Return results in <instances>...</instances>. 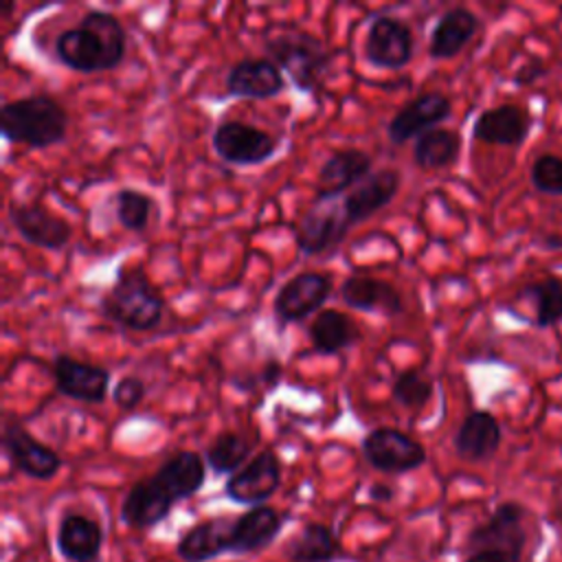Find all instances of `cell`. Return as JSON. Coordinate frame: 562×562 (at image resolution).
Here are the masks:
<instances>
[{
    "instance_id": "obj_21",
    "label": "cell",
    "mask_w": 562,
    "mask_h": 562,
    "mask_svg": "<svg viewBox=\"0 0 562 562\" xmlns=\"http://www.w3.org/2000/svg\"><path fill=\"white\" fill-rule=\"evenodd\" d=\"M281 527H283V516L274 507H268V505L250 507L248 512L231 520L226 553H235V555L257 553L279 536Z\"/></svg>"
},
{
    "instance_id": "obj_19",
    "label": "cell",
    "mask_w": 562,
    "mask_h": 562,
    "mask_svg": "<svg viewBox=\"0 0 562 562\" xmlns=\"http://www.w3.org/2000/svg\"><path fill=\"white\" fill-rule=\"evenodd\" d=\"M402 178L395 169H378L371 171L360 184H356L349 193L340 198V206L345 213V220L349 226H356L371 215H375L380 209H384L400 191Z\"/></svg>"
},
{
    "instance_id": "obj_6",
    "label": "cell",
    "mask_w": 562,
    "mask_h": 562,
    "mask_svg": "<svg viewBox=\"0 0 562 562\" xmlns=\"http://www.w3.org/2000/svg\"><path fill=\"white\" fill-rule=\"evenodd\" d=\"M362 454L371 468L386 474H404L426 463V448L411 435L380 426L362 437Z\"/></svg>"
},
{
    "instance_id": "obj_12",
    "label": "cell",
    "mask_w": 562,
    "mask_h": 562,
    "mask_svg": "<svg viewBox=\"0 0 562 562\" xmlns=\"http://www.w3.org/2000/svg\"><path fill=\"white\" fill-rule=\"evenodd\" d=\"M527 509L516 501H505L496 505V509L476 525L468 536L463 551H474L481 547H503L512 551L525 553L527 544V529H525Z\"/></svg>"
},
{
    "instance_id": "obj_3",
    "label": "cell",
    "mask_w": 562,
    "mask_h": 562,
    "mask_svg": "<svg viewBox=\"0 0 562 562\" xmlns=\"http://www.w3.org/2000/svg\"><path fill=\"white\" fill-rule=\"evenodd\" d=\"M68 114L64 105L48 94H29L4 101L0 108V134L9 143L35 149L64 140Z\"/></svg>"
},
{
    "instance_id": "obj_25",
    "label": "cell",
    "mask_w": 562,
    "mask_h": 562,
    "mask_svg": "<svg viewBox=\"0 0 562 562\" xmlns=\"http://www.w3.org/2000/svg\"><path fill=\"white\" fill-rule=\"evenodd\" d=\"M479 31V18L465 7H452L435 22L428 40L432 59H452Z\"/></svg>"
},
{
    "instance_id": "obj_32",
    "label": "cell",
    "mask_w": 562,
    "mask_h": 562,
    "mask_svg": "<svg viewBox=\"0 0 562 562\" xmlns=\"http://www.w3.org/2000/svg\"><path fill=\"white\" fill-rule=\"evenodd\" d=\"M154 211V200L134 187H123L114 195V215L116 222L132 233H143L149 226Z\"/></svg>"
},
{
    "instance_id": "obj_7",
    "label": "cell",
    "mask_w": 562,
    "mask_h": 562,
    "mask_svg": "<svg viewBox=\"0 0 562 562\" xmlns=\"http://www.w3.org/2000/svg\"><path fill=\"white\" fill-rule=\"evenodd\" d=\"M211 145L213 151L231 165H259L279 149V140L272 134L233 119L217 123Z\"/></svg>"
},
{
    "instance_id": "obj_14",
    "label": "cell",
    "mask_w": 562,
    "mask_h": 562,
    "mask_svg": "<svg viewBox=\"0 0 562 562\" xmlns=\"http://www.w3.org/2000/svg\"><path fill=\"white\" fill-rule=\"evenodd\" d=\"M2 448H4V454L9 457V461L13 463V468L31 479L48 481L61 468V457L46 443L37 441L18 422H4Z\"/></svg>"
},
{
    "instance_id": "obj_39",
    "label": "cell",
    "mask_w": 562,
    "mask_h": 562,
    "mask_svg": "<svg viewBox=\"0 0 562 562\" xmlns=\"http://www.w3.org/2000/svg\"><path fill=\"white\" fill-rule=\"evenodd\" d=\"M393 496H395V490H393L391 485H386V483H373V485L369 487V498H371V501L389 503Z\"/></svg>"
},
{
    "instance_id": "obj_23",
    "label": "cell",
    "mask_w": 562,
    "mask_h": 562,
    "mask_svg": "<svg viewBox=\"0 0 562 562\" xmlns=\"http://www.w3.org/2000/svg\"><path fill=\"white\" fill-rule=\"evenodd\" d=\"M55 544L66 562H99L103 529L97 520L72 512L59 520Z\"/></svg>"
},
{
    "instance_id": "obj_37",
    "label": "cell",
    "mask_w": 562,
    "mask_h": 562,
    "mask_svg": "<svg viewBox=\"0 0 562 562\" xmlns=\"http://www.w3.org/2000/svg\"><path fill=\"white\" fill-rule=\"evenodd\" d=\"M544 72H547V68H544L542 59L531 57V59H527L525 64L518 66V70H516V75H514V83H518V86H531V83H536V79H540Z\"/></svg>"
},
{
    "instance_id": "obj_11",
    "label": "cell",
    "mask_w": 562,
    "mask_h": 562,
    "mask_svg": "<svg viewBox=\"0 0 562 562\" xmlns=\"http://www.w3.org/2000/svg\"><path fill=\"white\" fill-rule=\"evenodd\" d=\"M281 485V461L272 450L257 452L239 472L231 474L224 492L233 503L259 507Z\"/></svg>"
},
{
    "instance_id": "obj_35",
    "label": "cell",
    "mask_w": 562,
    "mask_h": 562,
    "mask_svg": "<svg viewBox=\"0 0 562 562\" xmlns=\"http://www.w3.org/2000/svg\"><path fill=\"white\" fill-rule=\"evenodd\" d=\"M145 397V382L138 375H123L114 389L112 400L121 411H134Z\"/></svg>"
},
{
    "instance_id": "obj_9",
    "label": "cell",
    "mask_w": 562,
    "mask_h": 562,
    "mask_svg": "<svg viewBox=\"0 0 562 562\" xmlns=\"http://www.w3.org/2000/svg\"><path fill=\"white\" fill-rule=\"evenodd\" d=\"M340 198L338 200H314L312 206L299 217L294 239L303 255H323L334 250L349 233Z\"/></svg>"
},
{
    "instance_id": "obj_22",
    "label": "cell",
    "mask_w": 562,
    "mask_h": 562,
    "mask_svg": "<svg viewBox=\"0 0 562 562\" xmlns=\"http://www.w3.org/2000/svg\"><path fill=\"white\" fill-rule=\"evenodd\" d=\"M503 441V430L498 419L490 411H472L463 417L454 432V452L459 459L470 463L490 461Z\"/></svg>"
},
{
    "instance_id": "obj_34",
    "label": "cell",
    "mask_w": 562,
    "mask_h": 562,
    "mask_svg": "<svg viewBox=\"0 0 562 562\" xmlns=\"http://www.w3.org/2000/svg\"><path fill=\"white\" fill-rule=\"evenodd\" d=\"M531 187L544 195H562V156L540 154L529 169Z\"/></svg>"
},
{
    "instance_id": "obj_28",
    "label": "cell",
    "mask_w": 562,
    "mask_h": 562,
    "mask_svg": "<svg viewBox=\"0 0 562 562\" xmlns=\"http://www.w3.org/2000/svg\"><path fill=\"white\" fill-rule=\"evenodd\" d=\"M342 555L336 531L323 522H307L288 544L292 562H334Z\"/></svg>"
},
{
    "instance_id": "obj_30",
    "label": "cell",
    "mask_w": 562,
    "mask_h": 562,
    "mask_svg": "<svg viewBox=\"0 0 562 562\" xmlns=\"http://www.w3.org/2000/svg\"><path fill=\"white\" fill-rule=\"evenodd\" d=\"M518 301L529 299L536 305L533 325L538 329H549L562 321V279L549 277L542 281L527 283L518 294Z\"/></svg>"
},
{
    "instance_id": "obj_1",
    "label": "cell",
    "mask_w": 562,
    "mask_h": 562,
    "mask_svg": "<svg viewBox=\"0 0 562 562\" xmlns=\"http://www.w3.org/2000/svg\"><path fill=\"white\" fill-rule=\"evenodd\" d=\"M204 481L206 461L193 450H180L130 487L121 503V520L134 529L154 527L169 516L176 503L198 494Z\"/></svg>"
},
{
    "instance_id": "obj_15",
    "label": "cell",
    "mask_w": 562,
    "mask_h": 562,
    "mask_svg": "<svg viewBox=\"0 0 562 562\" xmlns=\"http://www.w3.org/2000/svg\"><path fill=\"white\" fill-rule=\"evenodd\" d=\"M9 222L26 244L44 250H61L72 235L70 224L40 202L11 204Z\"/></svg>"
},
{
    "instance_id": "obj_24",
    "label": "cell",
    "mask_w": 562,
    "mask_h": 562,
    "mask_svg": "<svg viewBox=\"0 0 562 562\" xmlns=\"http://www.w3.org/2000/svg\"><path fill=\"white\" fill-rule=\"evenodd\" d=\"M338 294L345 305L358 312H380L384 316H397L404 310L400 292L391 283L373 277H347L340 283Z\"/></svg>"
},
{
    "instance_id": "obj_20",
    "label": "cell",
    "mask_w": 562,
    "mask_h": 562,
    "mask_svg": "<svg viewBox=\"0 0 562 562\" xmlns=\"http://www.w3.org/2000/svg\"><path fill=\"white\" fill-rule=\"evenodd\" d=\"M531 123L533 119L527 108L516 103H503V105L483 110L476 116L472 125V136L481 143L516 147L529 136Z\"/></svg>"
},
{
    "instance_id": "obj_33",
    "label": "cell",
    "mask_w": 562,
    "mask_h": 562,
    "mask_svg": "<svg viewBox=\"0 0 562 562\" xmlns=\"http://www.w3.org/2000/svg\"><path fill=\"white\" fill-rule=\"evenodd\" d=\"M391 395L404 408H424L432 397V382L419 369H408L395 378Z\"/></svg>"
},
{
    "instance_id": "obj_13",
    "label": "cell",
    "mask_w": 562,
    "mask_h": 562,
    "mask_svg": "<svg viewBox=\"0 0 562 562\" xmlns=\"http://www.w3.org/2000/svg\"><path fill=\"white\" fill-rule=\"evenodd\" d=\"M452 112L450 99L439 90H428L402 105L389 121L386 134L393 145H404L411 138L443 123Z\"/></svg>"
},
{
    "instance_id": "obj_31",
    "label": "cell",
    "mask_w": 562,
    "mask_h": 562,
    "mask_svg": "<svg viewBox=\"0 0 562 562\" xmlns=\"http://www.w3.org/2000/svg\"><path fill=\"white\" fill-rule=\"evenodd\" d=\"M250 450L252 443L244 435L224 430L206 446L204 461L215 474H235L250 457Z\"/></svg>"
},
{
    "instance_id": "obj_16",
    "label": "cell",
    "mask_w": 562,
    "mask_h": 562,
    "mask_svg": "<svg viewBox=\"0 0 562 562\" xmlns=\"http://www.w3.org/2000/svg\"><path fill=\"white\" fill-rule=\"evenodd\" d=\"M50 369L57 393L86 404H101L105 400L110 386V371L105 367L57 353Z\"/></svg>"
},
{
    "instance_id": "obj_40",
    "label": "cell",
    "mask_w": 562,
    "mask_h": 562,
    "mask_svg": "<svg viewBox=\"0 0 562 562\" xmlns=\"http://www.w3.org/2000/svg\"><path fill=\"white\" fill-rule=\"evenodd\" d=\"M542 246L544 248H562V237H558V235H547L544 239H542Z\"/></svg>"
},
{
    "instance_id": "obj_10",
    "label": "cell",
    "mask_w": 562,
    "mask_h": 562,
    "mask_svg": "<svg viewBox=\"0 0 562 562\" xmlns=\"http://www.w3.org/2000/svg\"><path fill=\"white\" fill-rule=\"evenodd\" d=\"M331 292V281L323 272H299L281 285L272 303V312L279 325L301 323L310 314L323 307Z\"/></svg>"
},
{
    "instance_id": "obj_38",
    "label": "cell",
    "mask_w": 562,
    "mask_h": 562,
    "mask_svg": "<svg viewBox=\"0 0 562 562\" xmlns=\"http://www.w3.org/2000/svg\"><path fill=\"white\" fill-rule=\"evenodd\" d=\"M281 364L279 362H274V360H268L266 364H263V371H261V382L268 386V389H272L277 382H279V378H281Z\"/></svg>"
},
{
    "instance_id": "obj_26",
    "label": "cell",
    "mask_w": 562,
    "mask_h": 562,
    "mask_svg": "<svg viewBox=\"0 0 562 562\" xmlns=\"http://www.w3.org/2000/svg\"><path fill=\"white\" fill-rule=\"evenodd\" d=\"M228 527L231 522L226 518H213L193 525L176 544L178 558L184 562H209L226 553Z\"/></svg>"
},
{
    "instance_id": "obj_4",
    "label": "cell",
    "mask_w": 562,
    "mask_h": 562,
    "mask_svg": "<svg viewBox=\"0 0 562 562\" xmlns=\"http://www.w3.org/2000/svg\"><path fill=\"white\" fill-rule=\"evenodd\" d=\"M99 307L103 318L125 329L149 331L160 323L165 301L147 279L145 270L132 266L119 270L116 281L103 294Z\"/></svg>"
},
{
    "instance_id": "obj_17",
    "label": "cell",
    "mask_w": 562,
    "mask_h": 562,
    "mask_svg": "<svg viewBox=\"0 0 562 562\" xmlns=\"http://www.w3.org/2000/svg\"><path fill=\"white\" fill-rule=\"evenodd\" d=\"M373 158L358 147L334 151L318 169L314 200H338L371 173Z\"/></svg>"
},
{
    "instance_id": "obj_18",
    "label": "cell",
    "mask_w": 562,
    "mask_h": 562,
    "mask_svg": "<svg viewBox=\"0 0 562 562\" xmlns=\"http://www.w3.org/2000/svg\"><path fill=\"white\" fill-rule=\"evenodd\" d=\"M224 86L228 97L272 99L285 90V79L268 57H244L228 68Z\"/></svg>"
},
{
    "instance_id": "obj_2",
    "label": "cell",
    "mask_w": 562,
    "mask_h": 562,
    "mask_svg": "<svg viewBox=\"0 0 562 562\" xmlns=\"http://www.w3.org/2000/svg\"><path fill=\"white\" fill-rule=\"evenodd\" d=\"M127 35L116 15L90 9L77 26L55 37V57L75 72H101L116 68L125 57Z\"/></svg>"
},
{
    "instance_id": "obj_29",
    "label": "cell",
    "mask_w": 562,
    "mask_h": 562,
    "mask_svg": "<svg viewBox=\"0 0 562 562\" xmlns=\"http://www.w3.org/2000/svg\"><path fill=\"white\" fill-rule=\"evenodd\" d=\"M461 136L448 127H432L415 138L413 160L422 169H443L457 162Z\"/></svg>"
},
{
    "instance_id": "obj_5",
    "label": "cell",
    "mask_w": 562,
    "mask_h": 562,
    "mask_svg": "<svg viewBox=\"0 0 562 562\" xmlns=\"http://www.w3.org/2000/svg\"><path fill=\"white\" fill-rule=\"evenodd\" d=\"M268 59L288 72L294 88L303 92L318 90L331 64V53L323 42L305 31L281 29L263 37Z\"/></svg>"
},
{
    "instance_id": "obj_27",
    "label": "cell",
    "mask_w": 562,
    "mask_h": 562,
    "mask_svg": "<svg viewBox=\"0 0 562 562\" xmlns=\"http://www.w3.org/2000/svg\"><path fill=\"white\" fill-rule=\"evenodd\" d=\"M310 342L316 353L331 356L358 340L356 323L338 310H321L310 325Z\"/></svg>"
},
{
    "instance_id": "obj_36",
    "label": "cell",
    "mask_w": 562,
    "mask_h": 562,
    "mask_svg": "<svg viewBox=\"0 0 562 562\" xmlns=\"http://www.w3.org/2000/svg\"><path fill=\"white\" fill-rule=\"evenodd\" d=\"M522 553L503 549V547H481L474 551H468L463 562H520Z\"/></svg>"
},
{
    "instance_id": "obj_8",
    "label": "cell",
    "mask_w": 562,
    "mask_h": 562,
    "mask_svg": "<svg viewBox=\"0 0 562 562\" xmlns=\"http://www.w3.org/2000/svg\"><path fill=\"white\" fill-rule=\"evenodd\" d=\"M415 50L411 26L389 13H380L369 22L364 37V59L373 68L397 70L404 68Z\"/></svg>"
}]
</instances>
